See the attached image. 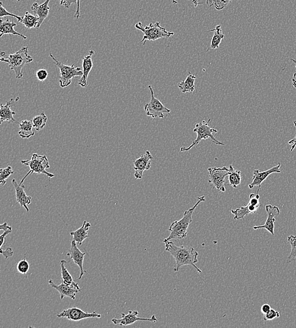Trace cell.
<instances>
[{
    "mask_svg": "<svg viewBox=\"0 0 296 328\" xmlns=\"http://www.w3.org/2000/svg\"><path fill=\"white\" fill-rule=\"evenodd\" d=\"M165 251L171 254L172 257L175 258L176 266L174 268V272H179L180 268L185 265L193 266L197 272L202 273V271L197 267L196 263L199 257V253L192 247L178 246L173 242L168 241L165 242Z\"/></svg>",
    "mask_w": 296,
    "mask_h": 328,
    "instance_id": "6da1fadb",
    "label": "cell"
},
{
    "mask_svg": "<svg viewBox=\"0 0 296 328\" xmlns=\"http://www.w3.org/2000/svg\"><path fill=\"white\" fill-rule=\"evenodd\" d=\"M205 196H202L197 198V202L193 207L189 209L188 211H184L183 217L180 220H176L172 223L169 231H170V235L163 240L166 242L171 240L182 239L186 237L188 234V229L191 223L193 222L192 216L194 213L196 208L199 206L200 203L205 202Z\"/></svg>",
    "mask_w": 296,
    "mask_h": 328,
    "instance_id": "7a4b0ae2",
    "label": "cell"
},
{
    "mask_svg": "<svg viewBox=\"0 0 296 328\" xmlns=\"http://www.w3.org/2000/svg\"><path fill=\"white\" fill-rule=\"evenodd\" d=\"M0 61L7 63L10 69L15 71L16 78L20 79L23 77V68L32 63L33 58L29 55V47H23L14 54L2 57Z\"/></svg>",
    "mask_w": 296,
    "mask_h": 328,
    "instance_id": "3957f363",
    "label": "cell"
},
{
    "mask_svg": "<svg viewBox=\"0 0 296 328\" xmlns=\"http://www.w3.org/2000/svg\"><path fill=\"white\" fill-rule=\"evenodd\" d=\"M211 121V119H209L207 122L205 121H202L199 123L196 124L195 128L193 129V132L197 133V139L193 141L192 144L188 147H182L181 148L180 152H187V151L190 150L193 146H197L198 144L200 143V141H203V140H206L207 139H210L211 141L213 143H215V145H225V143H223L221 141H219L218 140L214 137V133H218V130H217L216 129L210 128L209 126V124Z\"/></svg>",
    "mask_w": 296,
    "mask_h": 328,
    "instance_id": "277c9868",
    "label": "cell"
},
{
    "mask_svg": "<svg viewBox=\"0 0 296 328\" xmlns=\"http://www.w3.org/2000/svg\"><path fill=\"white\" fill-rule=\"evenodd\" d=\"M21 163L23 164L27 167L30 168V170L27 174L25 175L24 178L21 181V185H23L25 179L27 178L29 175L33 173L36 174H43L46 175L49 178H54V174L50 173V172L46 171V169H49L50 165L49 164L48 159L46 155H41L38 154H34L32 155V158L30 160H25V161H22Z\"/></svg>",
    "mask_w": 296,
    "mask_h": 328,
    "instance_id": "5b68a950",
    "label": "cell"
},
{
    "mask_svg": "<svg viewBox=\"0 0 296 328\" xmlns=\"http://www.w3.org/2000/svg\"><path fill=\"white\" fill-rule=\"evenodd\" d=\"M136 28L141 30L144 34L142 40L140 41V43L143 42V46L147 41H156L161 38H170L175 35V32L167 31L166 28L162 27L159 22L154 24L150 23L148 26L143 25L140 22L136 24Z\"/></svg>",
    "mask_w": 296,
    "mask_h": 328,
    "instance_id": "8992f818",
    "label": "cell"
},
{
    "mask_svg": "<svg viewBox=\"0 0 296 328\" xmlns=\"http://www.w3.org/2000/svg\"><path fill=\"white\" fill-rule=\"evenodd\" d=\"M50 57L60 69V75L59 83L62 88L68 87L71 84L73 78H77L83 75V71L79 67H75V65H66L58 61L54 58L53 54L50 53Z\"/></svg>",
    "mask_w": 296,
    "mask_h": 328,
    "instance_id": "52a82bcc",
    "label": "cell"
},
{
    "mask_svg": "<svg viewBox=\"0 0 296 328\" xmlns=\"http://www.w3.org/2000/svg\"><path fill=\"white\" fill-rule=\"evenodd\" d=\"M149 89L151 93V100L144 106V110L147 117L155 118H164L165 116L171 113L170 109L167 108L164 104L157 98L154 95V92L151 85Z\"/></svg>",
    "mask_w": 296,
    "mask_h": 328,
    "instance_id": "ba28073f",
    "label": "cell"
},
{
    "mask_svg": "<svg viewBox=\"0 0 296 328\" xmlns=\"http://www.w3.org/2000/svg\"><path fill=\"white\" fill-rule=\"evenodd\" d=\"M208 171L210 177L208 183L219 191L225 192V179L229 173L228 168L226 166L223 167H209Z\"/></svg>",
    "mask_w": 296,
    "mask_h": 328,
    "instance_id": "9c48e42d",
    "label": "cell"
},
{
    "mask_svg": "<svg viewBox=\"0 0 296 328\" xmlns=\"http://www.w3.org/2000/svg\"><path fill=\"white\" fill-rule=\"evenodd\" d=\"M56 316L59 318H67L70 321H79L88 318L99 319L101 318V314H98L96 311L85 312L79 308L71 307L60 312Z\"/></svg>",
    "mask_w": 296,
    "mask_h": 328,
    "instance_id": "30bf717a",
    "label": "cell"
},
{
    "mask_svg": "<svg viewBox=\"0 0 296 328\" xmlns=\"http://www.w3.org/2000/svg\"><path fill=\"white\" fill-rule=\"evenodd\" d=\"M153 160L151 153L149 151H147L144 155H141L140 158L136 159L134 162V169L136 171L134 176L136 179L143 178V172L151 169L152 161Z\"/></svg>",
    "mask_w": 296,
    "mask_h": 328,
    "instance_id": "8fae6325",
    "label": "cell"
},
{
    "mask_svg": "<svg viewBox=\"0 0 296 328\" xmlns=\"http://www.w3.org/2000/svg\"><path fill=\"white\" fill-rule=\"evenodd\" d=\"M138 312L137 310L133 311V310H129L128 314L125 313H121L122 318L121 319L113 318L112 322L115 325H119L126 327L137 322L138 321H150L152 323H156L158 321V319L155 315H153L151 318H138Z\"/></svg>",
    "mask_w": 296,
    "mask_h": 328,
    "instance_id": "7c38bea8",
    "label": "cell"
},
{
    "mask_svg": "<svg viewBox=\"0 0 296 328\" xmlns=\"http://www.w3.org/2000/svg\"><path fill=\"white\" fill-rule=\"evenodd\" d=\"M265 210L267 213V220L265 224L263 225H259V226H254V230H258L260 229H265L267 230L272 235H275V222L276 221L275 217L279 215L280 211L279 209L276 206H272L271 205H267L265 207Z\"/></svg>",
    "mask_w": 296,
    "mask_h": 328,
    "instance_id": "4fadbf2b",
    "label": "cell"
},
{
    "mask_svg": "<svg viewBox=\"0 0 296 328\" xmlns=\"http://www.w3.org/2000/svg\"><path fill=\"white\" fill-rule=\"evenodd\" d=\"M280 164H278L277 165L273 167L269 170H265V171H260L259 170H254L253 172V177H252V180L251 184H250V189H252L254 187H257L258 190L262 187L263 182H264L270 175L273 173H280L282 170H280Z\"/></svg>",
    "mask_w": 296,
    "mask_h": 328,
    "instance_id": "5bb4252c",
    "label": "cell"
},
{
    "mask_svg": "<svg viewBox=\"0 0 296 328\" xmlns=\"http://www.w3.org/2000/svg\"><path fill=\"white\" fill-rule=\"evenodd\" d=\"M77 243H76L75 240H72L71 244V248L69 249L68 253H67V256L70 258L71 259H72L74 263L77 264L78 267L80 268V276L78 278V281L81 280L83 276L85 273H87L86 271L84 269V260L85 256L86 255V253H82L81 251L78 249Z\"/></svg>",
    "mask_w": 296,
    "mask_h": 328,
    "instance_id": "9a60e30c",
    "label": "cell"
},
{
    "mask_svg": "<svg viewBox=\"0 0 296 328\" xmlns=\"http://www.w3.org/2000/svg\"><path fill=\"white\" fill-rule=\"evenodd\" d=\"M95 52L91 50L89 52L88 55H87L83 58L82 67L83 75L78 82V85L82 87H86L88 85V77L89 73L92 70L93 68L92 57L94 55Z\"/></svg>",
    "mask_w": 296,
    "mask_h": 328,
    "instance_id": "2e32d148",
    "label": "cell"
},
{
    "mask_svg": "<svg viewBox=\"0 0 296 328\" xmlns=\"http://www.w3.org/2000/svg\"><path fill=\"white\" fill-rule=\"evenodd\" d=\"M12 184L14 185L16 193L17 202L19 203L21 207L25 208L27 212H29L30 210L28 205L32 203V197L27 196L24 191L25 186L18 184L15 179L12 180Z\"/></svg>",
    "mask_w": 296,
    "mask_h": 328,
    "instance_id": "e0dca14e",
    "label": "cell"
},
{
    "mask_svg": "<svg viewBox=\"0 0 296 328\" xmlns=\"http://www.w3.org/2000/svg\"><path fill=\"white\" fill-rule=\"evenodd\" d=\"M48 283L51 285L52 288L58 291L60 294V298L63 300L65 297H69L73 300H75L76 294L81 291L77 289L74 286L68 285V284L65 283L62 281L60 285H56L54 284L53 280H50Z\"/></svg>",
    "mask_w": 296,
    "mask_h": 328,
    "instance_id": "ac0fdd59",
    "label": "cell"
},
{
    "mask_svg": "<svg viewBox=\"0 0 296 328\" xmlns=\"http://www.w3.org/2000/svg\"><path fill=\"white\" fill-rule=\"evenodd\" d=\"M50 1H51V0H46L44 3L41 4V5H39L36 2L32 5L31 10L32 12L39 17V23L37 28L40 27L43 22L48 17L49 10L51 9L49 6Z\"/></svg>",
    "mask_w": 296,
    "mask_h": 328,
    "instance_id": "d6986e66",
    "label": "cell"
},
{
    "mask_svg": "<svg viewBox=\"0 0 296 328\" xmlns=\"http://www.w3.org/2000/svg\"><path fill=\"white\" fill-rule=\"evenodd\" d=\"M14 101L15 99L14 98H11L6 102L5 106L3 104L1 105V108H0V120H1V122H0V123L2 124L5 121L18 123L14 117V115H16V113L11 109L14 106Z\"/></svg>",
    "mask_w": 296,
    "mask_h": 328,
    "instance_id": "ffe728a7",
    "label": "cell"
},
{
    "mask_svg": "<svg viewBox=\"0 0 296 328\" xmlns=\"http://www.w3.org/2000/svg\"><path fill=\"white\" fill-rule=\"evenodd\" d=\"M91 227L90 223L85 220L81 227L77 231L70 232V235L73 236V240H75L76 243L81 246L83 242L89 237L88 231Z\"/></svg>",
    "mask_w": 296,
    "mask_h": 328,
    "instance_id": "44dd1931",
    "label": "cell"
},
{
    "mask_svg": "<svg viewBox=\"0 0 296 328\" xmlns=\"http://www.w3.org/2000/svg\"><path fill=\"white\" fill-rule=\"evenodd\" d=\"M0 23H0V37H2L5 34H12L14 36L21 37L23 39H27L24 35L15 31L14 27L17 25V23L14 22H11L9 19H6V21H3L1 19Z\"/></svg>",
    "mask_w": 296,
    "mask_h": 328,
    "instance_id": "7402d4cb",
    "label": "cell"
},
{
    "mask_svg": "<svg viewBox=\"0 0 296 328\" xmlns=\"http://www.w3.org/2000/svg\"><path fill=\"white\" fill-rule=\"evenodd\" d=\"M258 209L257 207L254 206L249 202L247 206L232 210L231 213L234 215V218L235 220H240L243 219L246 216L249 215L250 213H256Z\"/></svg>",
    "mask_w": 296,
    "mask_h": 328,
    "instance_id": "603a6c76",
    "label": "cell"
},
{
    "mask_svg": "<svg viewBox=\"0 0 296 328\" xmlns=\"http://www.w3.org/2000/svg\"><path fill=\"white\" fill-rule=\"evenodd\" d=\"M33 122L32 121H28L24 120L19 124V135L23 139H29L31 137L34 136L35 133L33 129Z\"/></svg>",
    "mask_w": 296,
    "mask_h": 328,
    "instance_id": "cb8c5ba5",
    "label": "cell"
},
{
    "mask_svg": "<svg viewBox=\"0 0 296 328\" xmlns=\"http://www.w3.org/2000/svg\"><path fill=\"white\" fill-rule=\"evenodd\" d=\"M209 32H214V36L211 41L210 47L208 48L207 51L210 49H218L220 45L224 38V34L221 28V25H217L214 29L208 30Z\"/></svg>",
    "mask_w": 296,
    "mask_h": 328,
    "instance_id": "d4e9b609",
    "label": "cell"
},
{
    "mask_svg": "<svg viewBox=\"0 0 296 328\" xmlns=\"http://www.w3.org/2000/svg\"><path fill=\"white\" fill-rule=\"evenodd\" d=\"M197 77L190 72L189 75L187 76L186 79L182 81V82L178 84V87H179L182 93H193L195 89V80Z\"/></svg>",
    "mask_w": 296,
    "mask_h": 328,
    "instance_id": "484cf974",
    "label": "cell"
},
{
    "mask_svg": "<svg viewBox=\"0 0 296 328\" xmlns=\"http://www.w3.org/2000/svg\"><path fill=\"white\" fill-rule=\"evenodd\" d=\"M67 261L63 259L60 261V266H61V270H62V281L64 282L65 283L68 284V285H71L74 286V287L77 288V289L82 291L80 289L79 285H78L77 283H76L75 281H73L72 277L70 275V273L68 272V270L65 267V263Z\"/></svg>",
    "mask_w": 296,
    "mask_h": 328,
    "instance_id": "4316f807",
    "label": "cell"
},
{
    "mask_svg": "<svg viewBox=\"0 0 296 328\" xmlns=\"http://www.w3.org/2000/svg\"><path fill=\"white\" fill-rule=\"evenodd\" d=\"M229 173L228 175V180L229 185L234 188H236L241 185V170L235 169L233 166L230 165L229 167Z\"/></svg>",
    "mask_w": 296,
    "mask_h": 328,
    "instance_id": "83f0119b",
    "label": "cell"
},
{
    "mask_svg": "<svg viewBox=\"0 0 296 328\" xmlns=\"http://www.w3.org/2000/svg\"><path fill=\"white\" fill-rule=\"evenodd\" d=\"M21 23L27 28H32L38 27L39 23V17L37 15L30 14L29 12H26L24 16L23 17Z\"/></svg>",
    "mask_w": 296,
    "mask_h": 328,
    "instance_id": "f1b7e54d",
    "label": "cell"
},
{
    "mask_svg": "<svg viewBox=\"0 0 296 328\" xmlns=\"http://www.w3.org/2000/svg\"><path fill=\"white\" fill-rule=\"evenodd\" d=\"M32 121L33 122L34 128L37 131H39L43 130L46 125L47 117L44 111H43L40 115L35 117Z\"/></svg>",
    "mask_w": 296,
    "mask_h": 328,
    "instance_id": "f546056e",
    "label": "cell"
},
{
    "mask_svg": "<svg viewBox=\"0 0 296 328\" xmlns=\"http://www.w3.org/2000/svg\"><path fill=\"white\" fill-rule=\"evenodd\" d=\"M287 240L289 244L291 246V252L287 259V263H290V262L296 260V235H289L287 237Z\"/></svg>",
    "mask_w": 296,
    "mask_h": 328,
    "instance_id": "4dcf8cb0",
    "label": "cell"
},
{
    "mask_svg": "<svg viewBox=\"0 0 296 328\" xmlns=\"http://www.w3.org/2000/svg\"><path fill=\"white\" fill-rule=\"evenodd\" d=\"M60 5L64 6L65 8H69L72 4H77V9L76 11L74 17L76 19H80L81 17L80 15V0H60Z\"/></svg>",
    "mask_w": 296,
    "mask_h": 328,
    "instance_id": "1f68e13d",
    "label": "cell"
},
{
    "mask_svg": "<svg viewBox=\"0 0 296 328\" xmlns=\"http://www.w3.org/2000/svg\"><path fill=\"white\" fill-rule=\"evenodd\" d=\"M14 173V170H13L11 166H8L5 169H1L0 170V183H1V185H5L6 183V179Z\"/></svg>",
    "mask_w": 296,
    "mask_h": 328,
    "instance_id": "d6a6232c",
    "label": "cell"
},
{
    "mask_svg": "<svg viewBox=\"0 0 296 328\" xmlns=\"http://www.w3.org/2000/svg\"><path fill=\"white\" fill-rule=\"evenodd\" d=\"M17 269L18 272L21 274L25 275L29 272L30 269L29 262L26 260L25 258H23L21 261H20L17 264Z\"/></svg>",
    "mask_w": 296,
    "mask_h": 328,
    "instance_id": "836d02e7",
    "label": "cell"
},
{
    "mask_svg": "<svg viewBox=\"0 0 296 328\" xmlns=\"http://www.w3.org/2000/svg\"><path fill=\"white\" fill-rule=\"evenodd\" d=\"M6 16H11L14 17L15 18L17 19L19 23H21L22 20H23V17L18 16V15L12 14V13L8 12L7 10L3 6V4L2 2H0V17L2 18L3 17Z\"/></svg>",
    "mask_w": 296,
    "mask_h": 328,
    "instance_id": "e575fe53",
    "label": "cell"
},
{
    "mask_svg": "<svg viewBox=\"0 0 296 328\" xmlns=\"http://www.w3.org/2000/svg\"><path fill=\"white\" fill-rule=\"evenodd\" d=\"M263 320L265 321L273 320L274 319L280 318V313L277 310L271 309L267 313L263 314Z\"/></svg>",
    "mask_w": 296,
    "mask_h": 328,
    "instance_id": "d590c367",
    "label": "cell"
},
{
    "mask_svg": "<svg viewBox=\"0 0 296 328\" xmlns=\"http://www.w3.org/2000/svg\"><path fill=\"white\" fill-rule=\"evenodd\" d=\"M47 76H48V72L46 70L40 69L36 72V77L40 82H44L47 79Z\"/></svg>",
    "mask_w": 296,
    "mask_h": 328,
    "instance_id": "8d00e7d4",
    "label": "cell"
},
{
    "mask_svg": "<svg viewBox=\"0 0 296 328\" xmlns=\"http://www.w3.org/2000/svg\"><path fill=\"white\" fill-rule=\"evenodd\" d=\"M0 253L5 258V259H8V258L12 257L14 255V251H13L12 249L11 248H8L6 249H3V248L0 249Z\"/></svg>",
    "mask_w": 296,
    "mask_h": 328,
    "instance_id": "74e56055",
    "label": "cell"
},
{
    "mask_svg": "<svg viewBox=\"0 0 296 328\" xmlns=\"http://www.w3.org/2000/svg\"><path fill=\"white\" fill-rule=\"evenodd\" d=\"M12 233V230H8L7 231H4V233L0 236V249L3 248L4 244H5V238L6 235Z\"/></svg>",
    "mask_w": 296,
    "mask_h": 328,
    "instance_id": "f35d334b",
    "label": "cell"
},
{
    "mask_svg": "<svg viewBox=\"0 0 296 328\" xmlns=\"http://www.w3.org/2000/svg\"><path fill=\"white\" fill-rule=\"evenodd\" d=\"M294 124H295V126H296V121H294ZM289 145H291V152H293L294 150H295V148H296V135L295 138H294L293 139L291 140L290 141H289Z\"/></svg>",
    "mask_w": 296,
    "mask_h": 328,
    "instance_id": "ab89813d",
    "label": "cell"
},
{
    "mask_svg": "<svg viewBox=\"0 0 296 328\" xmlns=\"http://www.w3.org/2000/svg\"><path fill=\"white\" fill-rule=\"evenodd\" d=\"M271 305H267V304L263 305L262 306V307H261V311H262L263 314L267 313V312H269L270 310H271Z\"/></svg>",
    "mask_w": 296,
    "mask_h": 328,
    "instance_id": "60d3db41",
    "label": "cell"
},
{
    "mask_svg": "<svg viewBox=\"0 0 296 328\" xmlns=\"http://www.w3.org/2000/svg\"><path fill=\"white\" fill-rule=\"evenodd\" d=\"M0 230L1 231H7L8 230H12V227L8 226L7 223L5 222L4 224L0 225Z\"/></svg>",
    "mask_w": 296,
    "mask_h": 328,
    "instance_id": "b9f144b4",
    "label": "cell"
},
{
    "mask_svg": "<svg viewBox=\"0 0 296 328\" xmlns=\"http://www.w3.org/2000/svg\"><path fill=\"white\" fill-rule=\"evenodd\" d=\"M291 60L293 61V62L295 63V66L296 68V61L295 60V59L293 58H291ZM292 81H293V87L296 89V73L294 74L293 78V79H292Z\"/></svg>",
    "mask_w": 296,
    "mask_h": 328,
    "instance_id": "7bdbcfd3",
    "label": "cell"
},
{
    "mask_svg": "<svg viewBox=\"0 0 296 328\" xmlns=\"http://www.w3.org/2000/svg\"><path fill=\"white\" fill-rule=\"evenodd\" d=\"M192 1L194 3L195 7H197L200 4H202V3H199V0H192Z\"/></svg>",
    "mask_w": 296,
    "mask_h": 328,
    "instance_id": "ee69618b",
    "label": "cell"
},
{
    "mask_svg": "<svg viewBox=\"0 0 296 328\" xmlns=\"http://www.w3.org/2000/svg\"><path fill=\"white\" fill-rule=\"evenodd\" d=\"M17 1H21V0H17Z\"/></svg>",
    "mask_w": 296,
    "mask_h": 328,
    "instance_id": "f6af8a7d",
    "label": "cell"
}]
</instances>
